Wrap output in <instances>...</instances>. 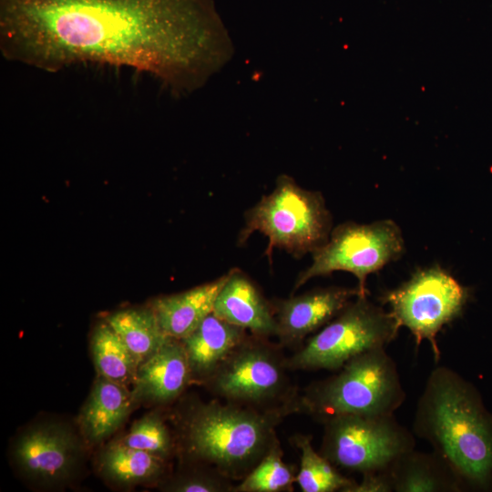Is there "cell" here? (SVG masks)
Returning a JSON list of instances; mask_svg holds the SVG:
<instances>
[{
    "label": "cell",
    "instance_id": "10",
    "mask_svg": "<svg viewBox=\"0 0 492 492\" xmlns=\"http://www.w3.org/2000/svg\"><path fill=\"white\" fill-rule=\"evenodd\" d=\"M469 291L438 264L417 270L408 281L384 292V303L397 325L406 327L418 347L427 341L440 359L437 334L463 312Z\"/></svg>",
    "mask_w": 492,
    "mask_h": 492
},
{
    "label": "cell",
    "instance_id": "22",
    "mask_svg": "<svg viewBox=\"0 0 492 492\" xmlns=\"http://www.w3.org/2000/svg\"><path fill=\"white\" fill-rule=\"evenodd\" d=\"M292 443L300 451V467L296 482L303 492H348L355 480L348 478L317 452L312 445V436L298 434Z\"/></svg>",
    "mask_w": 492,
    "mask_h": 492
},
{
    "label": "cell",
    "instance_id": "16",
    "mask_svg": "<svg viewBox=\"0 0 492 492\" xmlns=\"http://www.w3.org/2000/svg\"><path fill=\"white\" fill-rule=\"evenodd\" d=\"M94 465L97 475L118 489L138 486L158 487L171 472L169 461L130 447L119 437L99 447Z\"/></svg>",
    "mask_w": 492,
    "mask_h": 492
},
{
    "label": "cell",
    "instance_id": "2",
    "mask_svg": "<svg viewBox=\"0 0 492 492\" xmlns=\"http://www.w3.org/2000/svg\"><path fill=\"white\" fill-rule=\"evenodd\" d=\"M461 488H492V415L475 386L446 366L430 374L414 419Z\"/></svg>",
    "mask_w": 492,
    "mask_h": 492
},
{
    "label": "cell",
    "instance_id": "26",
    "mask_svg": "<svg viewBox=\"0 0 492 492\" xmlns=\"http://www.w3.org/2000/svg\"><path fill=\"white\" fill-rule=\"evenodd\" d=\"M392 479L388 469L382 472L363 475L361 482L355 484L348 492H392Z\"/></svg>",
    "mask_w": 492,
    "mask_h": 492
},
{
    "label": "cell",
    "instance_id": "5",
    "mask_svg": "<svg viewBox=\"0 0 492 492\" xmlns=\"http://www.w3.org/2000/svg\"><path fill=\"white\" fill-rule=\"evenodd\" d=\"M244 220L239 245L254 232L262 233L269 240L265 254L270 261L276 248L296 258L313 253L328 241L333 230L322 193L302 188L285 174L278 177L270 194L245 212Z\"/></svg>",
    "mask_w": 492,
    "mask_h": 492
},
{
    "label": "cell",
    "instance_id": "14",
    "mask_svg": "<svg viewBox=\"0 0 492 492\" xmlns=\"http://www.w3.org/2000/svg\"><path fill=\"white\" fill-rule=\"evenodd\" d=\"M213 313L259 337L268 339L277 334L272 304L239 269L229 272L228 279L217 296Z\"/></svg>",
    "mask_w": 492,
    "mask_h": 492
},
{
    "label": "cell",
    "instance_id": "19",
    "mask_svg": "<svg viewBox=\"0 0 492 492\" xmlns=\"http://www.w3.org/2000/svg\"><path fill=\"white\" fill-rule=\"evenodd\" d=\"M395 492H456L461 487L452 471L435 453L414 449L388 469Z\"/></svg>",
    "mask_w": 492,
    "mask_h": 492
},
{
    "label": "cell",
    "instance_id": "17",
    "mask_svg": "<svg viewBox=\"0 0 492 492\" xmlns=\"http://www.w3.org/2000/svg\"><path fill=\"white\" fill-rule=\"evenodd\" d=\"M249 332L213 313L188 336L181 339L189 361L192 383L202 384Z\"/></svg>",
    "mask_w": 492,
    "mask_h": 492
},
{
    "label": "cell",
    "instance_id": "3",
    "mask_svg": "<svg viewBox=\"0 0 492 492\" xmlns=\"http://www.w3.org/2000/svg\"><path fill=\"white\" fill-rule=\"evenodd\" d=\"M169 415L179 463L210 466L232 481L243 479L278 440L290 414L189 396Z\"/></svg>",
    "mask_w": 492,
    "mask_h": 492
},
{
    "label": "cell",
    "instance_id": "1",
    "mask_svg": "<svg viewBox=\"0 0 492 492\" xmlns=\"http://www.w3.org/2000/svg\"><path fill=\"white\" fill-rule=\"evenodd\" d=\"M0 49L46 72L134 69L177 95L201 87L233 52L204 0H0Z\"/></svg>",
    "mask_w": 492,
    "mask_h": 492
},
{
    "label": "cell",
    "instance_id": "4",
    "mask_svg": "<svg viewBox=\"0 0 492 492\" xmlns=\"http://www.w3.org/2000/svg\"><path fill=\"white\" fill-rule=\"evenodd\" d=\"M337 371L299 395L296 413L322 423L343 415H391L405 398L396 364L385 348L359 354Z\"/></svg>",
    "mask_w": 492,
    "mask_h": 492
},
{
    "label": "cell",
    "instance_id": "21",
    "mask_svg": "<svg viewBox=\"0 0 492 492\" xmlns=\"http://www.w3.org/2000/svg\"><path fill=\"white\" fill-rule=\"evenodd\" d=\"M90 353L97 375L128 388L132 386L138 364L106 320L98 323L92 332Z\"/></svg>",
    "mask_w": 492,
    "mask_h": 492
},
{
    "label": "cell",
    "instance_id": "12",
    "mask_svg": "<svg viewBox=\"0 0 492 492\" xmlns=\"http://www.w3.org/2000/svg\"><path fill=\"white\" fill-rule=\"evenodd\" d=\"M358 288L327 287L279 300L272 304L281 345H296L331 322L353 298Z\"/></svg>",
    "mask_w": 492,
    "mask_h": 492
},
{
    "label": "cell",
    "instance_id": "8",
    "mask_svg": "<svg viewBox=\"0 0 492 492\" xmlns=\"http://www.w3.org/2000/svg\"><path fill=\"white\" fill-rule=\"evenodd\" d=\"M404 251L401 229L392 220L368 224L342 223L333 228L328 241L312 253L313 262L298 274L293 292L313 278L343 271L355 276L360 296H367V276L398 260Z\"/></svg>",
    "mask_w": 492,
    "mask_h": 492
},
{
    "label": "cell",
    "instance_id": "20",
    "mask_svg": "<svg viewBox=\"0 0 492 492\" xmlns=\"http://www.w3.org/2000/svg\"><path fill=\"white\" fill-rule=\"evenodd\" d=\"M105 320L122 338L138 364L170 338L150 305L122 309L108 314Z\"/></svg>",
    "mask_w": 492,
    "mask_h": 492
},
{
    "label": "cell",
    "instance_id": "13",
    "mask_svg": "<svg viewBox=\"0 0 492 492\" xmlns=\"http://www.w3.org/2000/svg\"><path fill=\"white\" fill-rule=\"evenodd\" d=\"M191 384V372L183 343L170 337L138 364L130 389L138 405L160 406L179 399Z\"/></svg>",
    "mask_w": 492,
    "mask_h": 492
},
{
    "label": "cell",
    "instance_id": "7",
    "mask_svg": "<svg viewBox=\"0 0 492 492\" xmlns=\"http://www.w3.org/2000/svg\"><path fill=\"white\" fill-rule=\"evenodd\" d=\"M399 326L389 312L357 296L290 358V370L337 371L365 352L385 348Z\"/></svg>",
    "mask_w": 492,
    "mask_h": 492
},
{
    "label": "cell",
    "instance_id": "24",
    "mask_svg": "<svg viewBox=\"0 0 492 492\" xmlns=\"http://www.w3.org/2000/svg\"><path fill=\"white\" fill-rule=\"evenodd\" d=\"M282 455L277 440L260 463L235 486L234 492L292 491L297 475L283 461Z\"/></svg>",
    "mask_w": 492,
    "mask_h": 492
},
{
    "label": "cell",
    "instance_id": "23",
    "mask_svg": "<svg viewBox=\"0 0 492 492\" xmlns=\"http://www.w3.org/2000/svg\"><path fill=\"white\" fill-rule=\"evenodd\" d=\"M166 417L160 410L150 411L136 420L129 431L119 438L130 447L170 461L176 456L177 447Z\"/></svg>",
    "mask_w": 492,
    "mask_h": 492
},
{
    "label": "cell",
    "instance_id": "9",
    "mask_svg": "<svg viewBox=\"0 0 492 492\" xmlns=\"http://www.w3.org/2000/svg\"><path fill=\"white\" fill-rule=\"evenodd\" d=\"M320 453L334 466L382 472L415 448L412 434L391 415H343L323 422Z\"/></svg>",
    "mask_w": 492,
    "mask_h": 492
},
{
    "label": "cell",
    "instance_id": "25",
    "mask_svg": "<svg viewBox=\"0 0 492 492\" xmlns=\"http://www.w3.org/2000/svg\"><path fill=\"white\" fill-rule=\"evenodd\" d=\"M158 486L164 492H234L233 481L203 464L179 463Z\"/></svg>",
    "mask_w": 492,
    "mask_h": 492
},
{
    "label": "cell",
    "instance_id": "18",
    "mask_svg": "<svg viewBox=\"0 0 492 492\" xmlns=\"http://www.w3.org/2000/svg\"><path fill=\"white\" fill-rule=\"evenodd\" d=\"M229 272L212 282L190 290L155 298L150 306L165 333L181 340L213 313L217 296Z\"/></svg>",
    "mask_w": 492,
    "mask_h": 492
},
{
    "label": "cell",
    "instance_id": "6",
    "mask_svg": "<svg viewBox=\"0 0 492 492\" xmlns=\"http://www.w3.org/2000/svg\"><path fill=\"white\" fill-rule=\"evenodd\" d=\"M288 370L287 359L274 344L249 333L202 385L225 402L291 415L300 395Z\"/></svg>",
    "mask_w": 492,
    "mask_h": 492
},
{
    "label": "cell",
    "instance_id": "11",
    "mask_svg": "<svg viewBox=\"0 0 492 492\" xmlns=\"http://www.w3.org/2000/svg\"><path fill=\"white\" fill-rule=\"evenodd\" d=\"M87 447L77 428L62 420L41 419L26 425L14 438L11 462L33 487L55 489L77 477Z\"/></svg>",
    "mask_w": 492,
    "mask_h": 492
},
{
    "label": "cell",
    "instance_id": "15",
    "mask_svg": "<svg viewBox=\"0 0 492 492\" xmlns=\"http://www.w3.org/2000/svg\"><path fill=\"white\" fill-rule=\"evenodd\" d=\"M138 404L131 389L97 375L77 418L87 446L104 444L125 423Z\"/></svg>",
    "mask_w": 492,
    "mask_h": 492
}]
</instances>
